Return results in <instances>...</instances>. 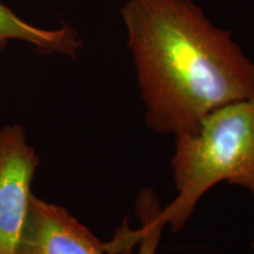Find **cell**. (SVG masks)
<instances>
[{
  "label": "cell",
  "instance_id": "6da1fadb",
  "mask_svg": "<svg viewBox=\"0 0 254 254\" xmlns=\"http://www.w3.org/2000/svg\"><path fill=\"white\" fill-rule=\"evenodd\" d=\"M120 13L146 125L159 134L194 132L214 110L254 95V63L192 0H126Z\"/></svg>",
  "mask_w": 254,
  "mask_h": 254
},
{
  "label": "cell",
  "instance_id": "7a4b0ae2",
  "mask_svg": "<svg viewBox=\"0 0 254 254\" xmlns=\"http://www.w3.org/2000/svg\"><path fill=\"white\" fill-rule=\"evenodd\" d=\"M171 167L174 200L160 208L158 224L182 231L206 193L227 183L254 196V95L214 110L192 133L176 136Z\"/></svg>",
  "mask_w": 254,
  "mask_h": 254
},
{
  "label": "cell",
  "instance_id": "3957f363",
  "mask_svg": "<svg viewBox=\"0 0 254 254\" xmlns=\"http://www.w3.org/2000/svg\"><path fill=\"white\" fill-rule=\"evenodd\" d=\"M38 165L23 128L5 126L0 131V254H17Z\"/></svg>",
  "mask_w": 254,
  "mask_h": 254
},
{
  "label": "cell",
  "instance_id": "277c9868",
  "mask_svg": "<svg viewBox=\"0 0 254 254\" xmlns=\"http://www.w3.org/2000/svg\"><path fill=\"white\" fill-rule=\"evenodd\" d=\"M17 254H107L104 243L67 209L32 193Z\"/></svg>",
  "mask_w": 254,
  "mask_h": 254
},
{
  "label": "cell",
  "instance_id": "5b68a950",
  "mask_svg": "<svg viewBox=\"0 0 254 254\" xmlns=\"http://www.w3.org/2000/svg\"><path fill=\"white\" fill-rule=\"evenodd\" d=\"M11 41H21L38 51L66 57L78 56L82 41L67 24L53 30L34 26L0 1V55Z\"/></svg>",
  "mask_w": 254,
  "mask_h": 254
},
{
  "label": "cell",
  "instance_id": "8992f818",
  "mask_svg": "<svg viewBox=\"0 0 254 254\" xmlns=\"http://www.w3.org/2000/svg\"><path fill=\"white\" fill-rule=\"evenodd\" d=\"M160 208V204L153 190H142L135 204V212L140 219L141 227L135 231L128 228L120 230L118 234L106 244L109 253L128 254L132 251V247L138 244V254H157L161 233L165 228L157 221Z\"/></svg>",
  "mask_w": 254,
  "mask_h": 254
},
{
  "label": "cell",
  "instance_id": "52a82bcc",
  "mask_svg": "<svg viewBox=\"0 0 254 254\" xmlns=\"http://www.w3.org/2000/svg\"><path fill=\"white\" fill-rule=\"evenodd\" d=\"M253 249H254V245H253Z\"/></svg>",
  "mask_w": 254,
  "mask_h": 254
}]
</instances>
